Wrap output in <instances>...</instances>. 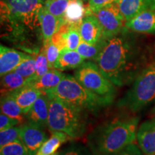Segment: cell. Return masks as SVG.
<instances>
[{
    "label": "cell",
    "mask_w": 155,
    "mask_h": 155,
    "mask_svg": "<svg viewBox=\"0 0 155 155\" xmlns=\"http://www.w3.org/2000/svg\"><path fill=\"white\" fill-rule=\"evenodd\" d=\"M127 27L106 40L96 63L116 87L131 85L154 55L141 37Z\"/></svg>",
    "instance_id": "obj_1"
},
{
    "label": "cell",
    "mask_w": 155,
    "mask_h": 155,
    "mask_svg": "<svg viewBox=\"0 0 155 155\" xmlns=\"http://www.w3.org/2000/svg\"><path fill=\"white\" fill-rule=\"evenodd\" d=\"M139 117L122 116L104 122L87 137L94 155H108L132 144L137 139Z\"/></svg>",
    "instance_id": "obj_2"
},
{
    "label": "cell",
    "mask_w": 155,
    "mask_h": 155,
    "mask_svg": "<svg viewBox=\"0 0 155 155\" xmlns=\"http://www.w3.org/2000/svg\"><path fill=\"white\" fill-rule=\"evenodd\" d=\"M45 93V92H44ZM49 98L48 127L53 131L65 133L71 139L81 138L87 131L88 112L47 94Z\"/></svg>",
    "instance_id": "obj_3"
},
{
    "label": "cell",
    "mask_w": 155,
    "mask_h": 155,
    "mask_svg": "<svg viewBox=\"0 0 155 155\" xmlns=\"http://www.w3.org/2000/svg\"><path fill=\"white\" fill-rule=\"evenodd\" d=\"M45 93L53 95L88 113L96 114L112 104L114 99L101 96L85 88L74 76L66 75L55 88Z\"/></svg>",
    "instance_id": "obj_4"
},
{
    "label": "cell",
    "mask_w": 155,
    "mask_h": 155,
    "mask_svg": "<svg viewBox=\"0 0 155 155\" xmlns=\"http://www.w3.org/2000/svg\"><path fill=\"white\" fill-rule=\"evenodd\" d=\"M44 0H1V22L19 33L40 28L39 14Z\"/></svg>",
    "instance_id": "obj_5"
},
{
    "label": "cell",
    "mask_w": 155,
    "mask_h": 155,
    "mask_svg": "<svg viewBox=\"0 0 155 155\" xmlns=\"http://www.w3.org/2000/svg\"><path fill=\"white\" fill-rule=\"evenodd\" d=\"M155 101V55L117 103L119 108L137 114Z\"/></svg>",
    "instance_id": "obj_6"
},
{
    "label": "cell",
    "mask_w": 155,
    "mask_h": 155,
    "mask_svg": "<svg viewBox=\"0 0 155 155\" xmlns=\"http://www.w3.org/2000/svg\"><path fill=\"white\" fill-rule=\"evenodd\" d=\"M73 76L85 88L101 96L115 99L116 86L104 75L94 61H85L75 69Z\"/></svg>",
    "instance_id": "obj_7"
},
{
    "label": "cell",
    "mask_w": 155,
    "mask_h": 155,
    "mask_svg": "<svg viewBox=\"0 0 155 155\" xmlns=\"http://www.w3.org/2000/svg\"><path fill=\"white\" fill-rule=\"evenodd\" d=\"M96 15L103 30V38L108 40L119 33L125 27V19L118 3L112 4L100 9Z\"/></svg>",
    "instance_id": "obj_8"
},
{
    "label": "cell",
    "mask_w": 155,
    "mask_h": 155,
    "mask_svg": "<svg viewBox=\"0 0 155 155\" xmlns=\"http://www.w3.org/2000/svg\"><path fill=\"white\" fill-rule=\"evenodd\" d=\"M21 141L26 147L28 155H36L42 145L48 139L43 128L27 121L19 126Z\"/></svg>",
    "instance_id": "obj_9"
},
{
    "label": "cell",
    "mask_w": 155,
    "mask_h": 155,
    "mask_svg": "<svg viewBox=\"0 0 155 155\" xmlns=\"http://www.w3.org/2000/svg\"><path fill=\"white\" fill-rule=\"evenodd\" d=\"M137 140L144 155H155V116L140 125Z\"/></svg>",
    "instance_id": "obj_10"
},
{
    "label": "cell",
    "mask_w": 155,
    "mask_h": 155,
    "mask_svg": "<svg viewBox=\"0 0 155 155\" xmlns=\"http://www.w3.org/2000/svg\"><path fill=\"white\" fill-rule=\"evenodd\" d=\"M27 121L42 128L48 127L49 116V98L45 93L42 92L26 114Z\"/></svg>",
    "instance_id": "obj_11"
},
{
    "label": "cell",
    "mask_w": 155,
    "mask_h": 155,
    "mask_svg": "<svg viewBox=\"0 0 155 155\" xmlns=\"http://www.w3.org/2000/svg\"><path fill=\"white\" fill-rule=\"evenodd\" d=\"M30 55L7 48L1 44L0 45V75L3 76L7 73L14 71L15 68Z\"/></svg>",
    "instance_id": "obj_12"
},
{
    "label": "cell",
    "mask_w": 155,
    "mask_h": 155,
    "mask_svg": "<svg viewBox=\"0 0 155 155\" xmlns=\"http://www.w3.org/2000/svg\"><path fill=\"white\" fill-rule=\"evenodd\" d=\"M81 39L89 44H96L103 38L101 24L94 14L86 15L79 26Z\"/></svg>",
    "instance_id": "obj_13"
},
{
    "label": "cell",
    "mask_w": 155,
    "mask_h": 155,
    "mask_svg": "<svg viewBox=\"0 0 155 155\" xmlns=\"http://www.w3.org/2000/svg\"><path fill=\"white\" fill-rule=\"evenodd\" d=\"M128 29L137 33L155 34V10H148L125 22Z\"/></svg>",
    "instance_id": "obj_14"
},
{
    "label": "cell",
    "mask_w": 155,
    "mask_h": 155,
    "mask_svg": "<svg viewBox=\"0 0 155 155\" xmlns=\"http://www.w3.org/2000/svg\"><path fill=\"white\" fill-rule=\"evenodd\" d=\"M119 9L125 21L148 10H155V0H120Z\"/></svg>",
    "instance_id": "obj_15"
},
{
    "label": "cell",
    "mask_w": 155,
    "mask_h": 155,
    "mask_svg": "<svg viewBox=\"0 0 155 155\" xmlns=\"http://www.w3.org/2000/svg\"><path fill=\"white\" fill-rule=\"evenodd\" d=\"M39 19L43 42L51 40L54 35L58 32L64 23L63 19L55 17L50 13L45 6L40 12Z\"/></svg>",
    "instance_id": "obj_16"
},
{
    "label": "cell",
    "mask_w": 155,
    "mask_h": 155,
    "mask_svg": "<svg viewBox=\"0 0 155 155\" xmlns=\"http://www.w3.org/2000/svg\"><path fill=\"white\" fill-rule=\"evenodd\" d=\"M83 2V0H71L64 15V22L79 27L86 15L94 14L88 6L85 7Z\"/></svg>",
    "instance_id": "obj_17"
},
{
    "label": "cell",
    "mask_w": 155,
    "mask_h": 155,
    "mask_svg": "<svg viewBox=\"0 0 155 155\" xmlns=\"http://www.w3.org/2000/svg\"><path fill=\"white\" fill-rule=\"evenodd\" d=\"M42 93L41 91L29 85H26L19 90L13 92V94L17 104L25 116Z\"/></svg>",
    "instance_id": "obj_18"
},
{
    "label": "cell",
    "mask_w": 155,
    "mask_h": 155,
    "mask_svg": "<svg viewBox=\"0 0 155 155\" xmlns=\"http://www.w3.org/2000/svg\"><path fill=\"white\" fill-rule=\"evenodd\" d=\"M66 74L60 70L53 68L50 69L45 74L35 81H28V85L35 88L42 92L51 90L61 83Z\"/></svg>",
    "instance_id": "obj_19"
},
{
    "label": "cell",
    "mask_w": 155,
    "mask_h": 155,
    "mask_svg": "<svg viewBox=\"0 0 155 155\" xmlns=\"http://www.w3.org/2000/svg\"><path fill=\"white\" fill-rule=\"evenodd\" d=\"M84 59L77 50H71L67 48L61 50L59 57L55 64V68L60 71L76 69L84 63Z\"/></svg>",
    "instance_id": "obj_20"
},
{
    "label": "cell",
    "mask_w": 155,
    "mask_h": 155,
    "mask_svg": "<svg viewBox=\"0 0 155 155\" xmlns=\"http://www.w3.org/2000/svg\"><path fill=\"white\" fill-rule=\"evenodd\" d=\"M1 113L18 120L20 124L25 121V115L17 104L13 92L1 95Z\"/></svg>",
    "instance_id": "obj_21"
},
{
    "label": "cell",
    "mask_w": 155,
    "mask_h": 155,
    "mask_svg": "<svg viewBox=\"0 0 155 155\" xmlns=\"http://www.w3.org/2000/svg\"><path fill=\"white\" fill-rule=\"evenodd\" d=\"M50 138L40 147L36 155H52L57 152L58 149L65 143L71 137L61 131H53Z\"/></svg>",
    "instance_id": "obj_22"
},
{
    "label": "cell",
    "mask_w": 155,
    "mask_h": 155,
    "mask_svg": "<svg viewBox=\"0 0 155 155\" xmlns=\"http://www.w3.org/2000/svg\"><path fill=\"white\" fill-rule=\"evenodd\" d=\"M28 78H24L15 71L1 77V95L14 92L28 85Z\"/></svg>",
    "instance_id": "obj_23"
},
{
    "label": "cell",
    "mask_w": 155,
    "mask_h": 155,
    "mask_svg": "<svg viewBox=\"0 0 155 155\" xmlns=\"http://www.w3.org/2000/svg\"><path fill=\"white\" fill-rule=\"evenodd\" d=\"M106 40L102 38L96 44H89L81 40L80 45L77 48V51L86 60H94L96 61L104 48Z\"/></svg>",
    "instance_id": "obj_24"
},
{
    "label": "cell",
    "mask_w": 155,
    "mask_h": 155,
    "mask_svg": "<svg viewBox=\"0 0 155 155\" xmlns=\"http://www.w3.org/2000/svg\"><path fill=\"white\" fill-rule=\"evenodd\" d=\"M49 70L50 67L49 64H48L47 56H46L45 49L44 46H42L41 49L39 51L38 55L36 57L35 73L34 75L32 78H28V81L36 80V79L45 74Z\"/></svg>",
    "instance_id": "obj_25"
},
{
    "label": "cell",
    "mask_w": 155,
    "mask_h": 155,
    "mask_svg": "<svg viewBox=\"0 0 155 155\" xmlns=\"http://www.w3.org/2000/svg\"><path fill=\"white\" fill-rule=\"evenodd\" d=\"M70 2L71 0H46L45 1L44 6L55 17L63 19Z\"/></svg>",
    "instance_id": "obj_26"
},
{
    "label": "cell",
    "mask_w": 155,
    "mask_h": 155,
    "mask_svg": "<svg viewBox=\"0 0 155 155\" xmlns=\"http://www.w3.org/2000/svg\"><path fill=\"white\" fill-rule=\"evenodd\" d=\"M20 141V128L19 127L15 126L14 127L0 131V147L15 142V141Z\"/></svg>",
    "instance_id": "obj_27"
},
{
    "label": "cell",
    "mask_w": 155,
    "mask_h": 155,
    "mask_svg": "<svg viewBox=\"0 0 155 155\" xmlns=\"http://www.w3.org/2000/svg\"><path fill=\"white\" fill-rule=\"evenodd\" d=\"M36 58L30 56L17 66L14 71L26 78H30L35 73Z\"/></svg>",
    "instance_id": "obj_28"
},
{
    "label": "cell",
    "mask_w": 155,
    "mask_h": 155,
    "mask_svg": "<svg viewBox=\"0 0 155 155\" xmlns=\"http://www.w3.org/2000/svg\"><path fill=\"white\" fill-rule=\"evenodd\" d=\"M43 46L45 49L46 56L48 58L50 69L55 68V64L59 57L61 49L57 45L54 43L52 39L47 42H43Z\"/></svg>",
    "instance_id": "obj_29"
},
{
    "label": "cell",
    "mask_w": 155,
    "mask_h": 155,
    "mask_svg": "<svg viewBox=\"0 0 155 155\" xmlns=\"http://www.w3.org/2000/svg\"><path fill=\"white\" fill-rule=\"evenodd\" d=\"M58 155H94L88 146L73 142L60 152Z\"/></svg>",
    "instance_id": "obj_30"
},
{
    "label": "cell",
    "mask_w": 155,
    "mask_h": 155,
    "mask_svg": "<svg viewBox=\"0 0 155 155\" xmlns=\"http://www.w3.org/2000/svg\"><path fill=\"white\" fill-rule=\"evenodd\" d=\"M0 155H28V152L20 141L0 147Z\"/></svg>",
    "instance_id": "obj_31"
},
{
    "label": "cell",
    "mask_w": 155,
    "mask_h": 155,
    "mask_svg": "<svg viewBox=\"0 0 155 155\" xmlns=\"http://www.w3.org/2000/svg\"><path fill=\"white\" fill-rule=\"evenodd\" d=\"M119 1L120 0H89L88 7L91 11L94 14H96L100 9L106 6L112 5V4L119 3Z\"/></svg>",
    "instance_id": "obj_32"
},
{
    "label": "cell",
    "mask_w": 155,
    "mask_h": 155,
    "mask_svg": "<svg viewBox=\"0 0 155 155\" xmlns=\"http://www.w3.org/2000/svg\"><path fill=\"white\" fill-rule=\"evenodd\" d=\"M108 155H144V154L141 152L139 145L132 143L122 150Z\"/></svg>",
    "instance_id": "obj_33"
},
{
    "label": "cell",
    "mask_w": 155,
    "mask_h": 155,
    "mask_svg": "<svg viewBox=\"0 0 155 155\" xmlns=\"http://www.w3.org/2000/svg\"><path fill=\"white\" fill-rule=\"evenodd\" d=\"M19 124L20 122L18 120L13 119V118L1 113V115H0V131L14 127Z\"/></svg>",
    "instance_id": "obj_34"
},
{
    "label": "cell",
    "mask_w": 155,
    "mask_h": 155,
    "mask_svg": "<svg viewBox=\"0 0 155 155\" xmlns=\"http://www.w3.org/2000/svg\"><path fill=\"white\" fill-rule=\"evenodd\" d=\"M152 112H153V114H155V106H154V108L152 109Z\"/></svg>",
    "instance_id": "obj_35"
},
{
    "label": "cell",
    "mask_w": 155,
    "mask_h": 155,
    "mask_svg": "<svg viewBox=\"0 0 155 155\" xmlns=\"http://www.w3.org/2000/svg\"><path fill=\"white\" fill-rule=\"evenodd\" d=\"M58 154H59V153L56 152V153H55V154H52V155H58Z\"/></svg>",
    "instance_id": "obj_36"
},
{
    "label": "cell",
    "mask_w": 155,
    "mask_h": 155,
    "mask_svg": "<svg viewBox=\"0 0 155 155\" xmlns=\"http://www.w3.org/2000/svg\"><path fill=\"white\" fill-rule=\"evenodd\" d=\"M83 2H88V1H89V0H83Z\"/></svg>",
    "instance_id": "obj_37"
},
{
    "label": "cell",
    "mask_w": 155,
    "mask_h": 155,
    "mask_svg": "<svg viewBox=\"0 0 155 155\" xmlns=\"http://www.w3.org/2000/svg\"><path fill=\"white\" fill-rule=\"evenodd\" d=\"M45 1H46V0H45Z\"/></svg>",
    "instance_id": "obj_38"
}]
</instances>
